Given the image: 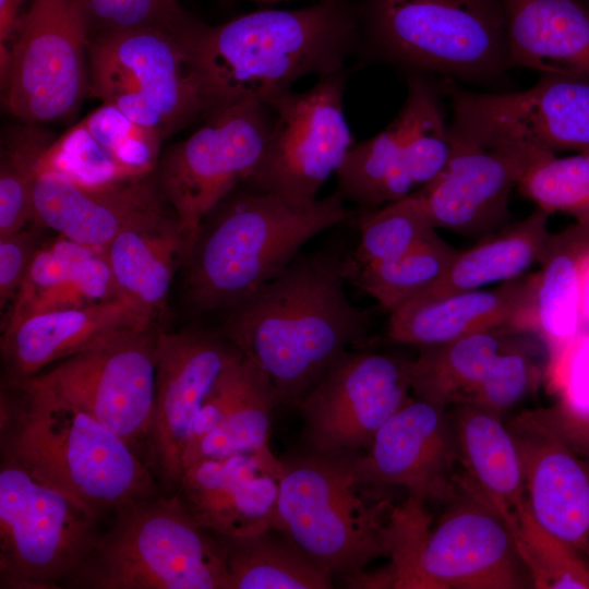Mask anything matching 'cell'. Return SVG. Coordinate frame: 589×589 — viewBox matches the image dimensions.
Returning <instances> with one entry per match:
<instances>
[{
  "label": "cell",
  "mask_w": 589,
  "mask_h": 589,
  "mask_svg": "<svg viewBox=\"0 0 589 589\" xmlns=\"http://www.w3.org/2000/svg\"><path fill=\"white\" fill-rule=\"evenodd\" d=\"M352 267L344 251L299 253L227 312L223 334L267 375L279 405L296 407L341 354L368 345L370 313L345 290Z\"/></svg>",
  "instance_id": "1"
},
{
  "label": "cell",
  "mask_w": 589,
  "mask_h": 589,
  "mask_svg": "<svg viewBox=\"0 0 589 589\" xmlns=\"http://www.w3.org/2000/svg\"><path fill=\"white\" fill-rule=\"evenodd\" d=\"M358 44L357 4L350 0L259 10L216 26L197 21L194 34L212 110L240 101L269 104L306 75L341 71Z\"/></svg>",
  "instance_id": "2"
},
{
  "label": "cell",
  "mask_w": 589,
  "mask_h": 589,
  "mask_svg": "<svg viewBox=\"0 0 589 589\" xmlns=\"http://www.w3.org/2000/svg\"><path fill=\"white\" fill-rule=\"evenodd\" d=\"M0 455L99 517L158 494L153 471L131 446L35 376L2 382Z\"/></svg>",
  "instance_id": "3"
},
{
  "label": "cell",
  "mask_w": 589,
  "mask_h": 589,
  "mask_svg": "<svg viewBox=\"0 0 589 589\" xmlns=\"http://www.w3.org/2000/svg\"><path fill=\"white\" fill-rule=\"evenodd\" d=\"M336 191L309 207L239 187L202 221L183 265L188 304L196 313L229 310L281 274L300 249L352 212Z\"/></svg>",
  "instance_id": "4"
},
{
  "label": "cell",
  "mask_w": 589,
  "mask_h": 589,
  "mask_svg": "<svg viewBox=\"0 0 589 589\" xmlns=\"http://www.w3.org/2000/svg\"><path fill=\"white\" fill-rule=\"evenodd\" d=\"M357 51L408 77L494 83L510 69L503 0H359Z\"/></svg>",
  "instance_id": "5"
},
{
  "label": "cell",
  "mask_w": 589,
  "mask_h": 589,
  "mask_svg": "<svg viewBox=\"0 0 589 589\" xmlns=\"http://www.w3.org/2000/svg\"><path fill=\"white\" fill-rule=\"evenodd\" d=\"M359 453L308 450L283 459L275 529L341 580L390 556L394 507L361 476Z\"/></svg>",
  "instance_id": "6"
},
{
  "label": "cell",
  "mask_w": 589,
  "mask_h": 589,
  "mask_svg": "<svg viewBox=\"0 0 589 589\" xmlns=\"http://www.w3.org/2000/svg\"><path fill=\"white\" fill-rule=\"evenodd\" d=\"M108 529L68 580L72 589H228L214 533L176 493L117 506Z\"/></svg>",
  "instance_id": "7"
},
{
  "label": "cell",
  "mask_w": 589,
  "mask_h": 589,
  "mask_svg": "<svg viewBox=\"0 0 589 589\" xmlns=\"http://www.w3.org/2000/svg\"><path fill=\"white\" fill-rule=\"evenodd\" d=\"M197 21L182 20L89 37L88 94L163 140L212 111L197 65Z\"/></svg>",
  "instance_id": "8"
},
{
  "label": "cell",
  "mask_w": 589,
  "mask_h": 589,
  "mask_svg": "<svg viewBox=\"0 0 589 589\" xmlns=\"http://www.w3.org/2000/svg\"><path fill=\"white\" fill-rule=\"evenodd\" d=\"M83 503L0 455V588L59 589L100 531Z\"/></svg>",
  "instance_id": "9"
},
{
  "label": "cell",
  "mask_w": 589,
  "mask_h": 589,
  "mask_svg": "<svg viewBox=\"0 0 589 589\" xmlns=\"http://www.w3.org/2000/svg\"><path fill=\"white\" fill-rule=\"evenodd\" d=\"M205 117L203 125L161 154L154 170L188 252L203 219L256 167L274 119L272 107L260 101L223 105Z\"/></svg>",
  "instance_id": "10"
},
{
  "label": "cell",
  "mask_w": 589,
  "mask_h": 589,
  "mask_svg": "<svg viewBox=\"0 0 589 589\" xmlns=\"http://www.w3.org/2000/svg\"><path fill=\"white\" fill-rule=\"evenodd\" d=\"M346 69L321 76L308 91L273 99V124L263 155L241 185L309 207L353 146L344 113Z\"/></svg>",
  "instance_id": "11"
},
{
  "label": "cell",
  "mask_w": 589,
  "mask_h": 589,
  "mask_svg": "<svg viewBox=\"0 0 589 589\" xmlns=\"http://www.w3.org/2000/svg\"><path fill=\"white\" fill-rule=\"evenodd\" d=\"M453 155L450 124L435 84L407 79V95L394 119L349 151L336 173L338 192L363 209L407 196L436 179Z\"/></svg>",
  "instance_id": "12"
},
{
  "label": "cell",
  "mask_w": 589,
  "mask_h": 589,
  "mask_svg": "<svg viewBox=\"0 0 589 589\" xmlns=\"http://www.w3.org/2000/svg\"><path fill=\"white\" fill-rule=\"evenodd\" d=\"M88 39L80 0H31L1 84L7 111L34 124L69 117L88 93Z\"/></svg>",
  "instance_id": "13"
},
{
  "label": "cell",
  "mask_w": 589,
  "mask_h": 589,
  "mask_svg": "<svg viewBox=\"0 0 589 589\" xmlns=\"http://www.w3.org/2000/svg\"><path fill=\"white\" fill-rule=\"evenodd\" d=\"M158 330L157 324L123 330L33 376L88 412L146 461Z\"/></svg>",
  "instance_id": "14"
},
{
  "label": "cell",
  "mask_w": 589,
  "mask_h": 589,
  "mask_svg": "<svg viewBox=\"0 0 589 589\" xmlns=\"http://www.w3.org/2000/svg\"><path fill=\"white\" fill-rule=\"evenodd\" d=\"M458 134L486 147L589 151V79L542 74L531 87L478 93L449 86Z\"/></svg>",
  "instance_id": "15"
},
{
  "label": "cell",
  "mask_w": 589,
  "mask_h": 589,
  "mask_svg": "<svg viewBox=\"0 0 589 589\" xmlns=\"http://www.w3.org/2000/svg\"><path fill=\"white\" fill-rule=\"evenodd\" d=\"M448 509L419 546L405 588H532L514 537L494 506L461 476Z\"/></svg>",
  "instance_id": "16"
},
{
  "label": "cell",
  "mask_w": 589,
  "mask_h": 589,
  "mask_svg": "<svg viewBox=\"0 0 589 589\" xmlns=\"http://www.w3.org/2000/svg\"><path fill=\"white\" fill-rule=\"evenodd\" d=\"M408 360L348 350L296 406L309 450L363 453L384 423L409 399Z\"/></svg>",
  "instance_id": "17"
},
{
  "label": "cell",
  "mask_w": 589,
  "mask_h": 589,
  "mask_svg": "<svg viewBox=\"0 0 589 589\" xmlns=\"http://www.w3.org/2000/svg\"><path fill=\"white\" fill-rule=\"evenodd\" d=\"M239 351L221 333L202 327H159L155 399L146 462L165 490L175 493L193 422Z\"/></svg>",
  "instance_id": "18"
},
{
  "label": "cell",
  "mask_w": 589,
  "mask_h": 589,
  "mask_svg": "<svg viewBox=\"0 0 589 589\" xmlns=\"http://www.w3.org/2000/svg\"><path fill=\"white\" fill-rule=\"evenodd\" d=\"M453 155L443 172L418 190L435 228L464 236L492 233L508 215L509 195L527 170L550 152L486 147L450 128Z\"/></svg>",
  "instance_id": "19"
},
{
  "label": "cell",
  "mask_w": 589,
  "mask_h": 589,
  "mask_svg": "<svg viewBox=\"0 0 589 589\" xmlns=\"http://www.w3.org/2000/svg\"><path fill=\"white\" fill-rule=\"evenodd\" d=\"M361 476L371 484L407 490L409 497L450 500L458 490V454L447 407L410 398L359 453Z\"/></svg>",
  "instance_id": "20"
},
{
  "label": "cell",
  "mask_w": 589,
  "mask_h": 589,
  "mask_svg": "<svg viewBox=\"0 0 589 589\" xmlns=\"http://www.w3.org/2000/svg\"><path fill=\"white\" fill-rule=\"evenodd\" d=\"M283 459L271 448L203 459L183 470L176 494L212 533L240 537L275 527Z\"/></svg>",
  "instance_id": "21"
},
{
  "label": "cell",
  "mask_w": 589,
  "mask_h": 589,
  "mask_svg": "<svg viewBox=\"0 0 589 589\" xmlns=\"http://www.w3.org/2000/svg\"><path fill=\"white\" fill-rule=\"evenodd\" d=\"M534 519L589 560V457L573 450L533 412L510 421Z\"/></svg>",
  "instance_id": "22"
},
{
  "label": "cell",
  "mask_w": 589,
  "mask_h": 589,
  "mask_svg": "<svg viewBox=\"0 0 589 589\" xmlns=\"http://www.w3.org/2000/svg\"><path fill=\"white\" fill-rule=\"evenodd\" d=\"M538 274L481 289L418 296L389 313L393 341L418 347L444 344L502 326L536 329Z\"/></svg>",
  "instance_id": "23"
},
{
  "label": "cell",
  "mask_w": 589,
  "mask_h": 589,
  "mask_svg": "<svg viewBox=\"0 0 589 589\" xmlns=\"http://www.w3.org/2000/svg\"><path fill=\"white\" fill-rule=\"evenodd\" d=\"M163 201L154 171L103 185L83 184L57 171H41L34 188L33 223L103 250L131 218Z\"/></svg>",
  "instance_id": "24"
},
{
  "label": "cell",
  "mask_w": 589,
  "mask_h": 589,
  "mask_svg": "<svg viewBox=\"0 0 589 589\" xmlns=\"http://www.w3.org/2000/svg\"><path fill=\"white\" fill-rule=\"evenodd\" d=\"M187 252L181 225L166 201L136 214L104 248L120 300L148 323L161 316Z\"/></svg>",
  "instance_id": "25"
},
{
  "label": "cell",
  "mask_w": 589,
  "mask_h": 589,
  "mask_svg": "<svg viewBox=\"0 0 589 589\" xmlns=\"http://www.w3.org/2000/svg\"><path fill=\"white\" fill-rule=\"evenodd\" d=\"M148 323L122 300L33 313L2 329L4 378L19 380Z\"/></svg>",
  "instance_id": "26"
},
{
  "label": "cell",
  "mask_w": 589,
  "mask_h": 589,
  "mask_svg": "<svg viewBox=\"0 0 589 589\" xmlns=\"http://www.w3.org/2000/svg\"><path fill=\"white\" fill-rule=\"evenodd\" d=\"M509 68L589 79V10L578 0H503Z\"/></svg>",
  "instance_id": "27"
},
{
  "label": "cell",
  "mask_w": 589,
  "mask_h": 589,
  "mask_svg": "<svg viewBox=\"0 0 589 589\" xmlns=\"http://www.w3.org/2000/svg\"><path fill=\"white\" fill-rule=\"evenodd\" d=\"M461 477L512 530L526 506L524 471L515 438L502 418L468 404L449 411Z\"/></svg>",
  "instance_id": "28"
},
{
  "label": "cell",
  "mask_w": 589,
  "mask_h": 589,
  "mask_svg": "<svg viewBox=\"0 0 589 589\" xmlns=\"http://www.w3.org/2000/svg\"><path fill=\"white\" fill-rule=\"evenodd\" d=\"M548 218L549 214L538 208L525 219L458 251L445 276L419 296L437 297L481 289L526 275L541 261L548 248L551 238Z\"/></svg>",
  "instance_id": "29"
},
{
  "label": "cell",
  "mask_w": 589,
  "mask_h": 589,
  "mask_svg": "<svg viewBox=\"0 0 589 589\" xmlns=\"http://www.w3.org/2000/svg\"><path fill=\"white\" fill-rule=\"evenodd\" d=\"M522 332L502 326L420 347L419 356L407 363L411 392L417 398L443 407L460 404L497 354L515 344Z\"/></svg>",
  "instance_id": "30"
},
{
  "label": "cell",
  "mask_w": 589,
  "mask_h": 589,
  "mask_svg": "<svg viewBox=\"0 0 589 589\" xmlns=\"http://www.w3.org/2000/svg\"><path fill=\"white\" fill-rule=\"evenodd\" d=\"M214 536L223 552L228 589L333 588V576L275 528L249 536Z\"/></svg>",
  "instance_id": "31"
},
{
  "label": "cell",
  "mask_w": 589,
  "mask_h": 589,
  "mask_svg": "<svg viewBox=\"0 0 589 589\" xmlns=\"http://www.w3.org/2000/svg\"><path fill=\"white\" fill-rule=\"evenodd\" d=\"M589 249V228L575 224L552 235L540 261L536 292V325L552 353L570 344L582 329L580 269Z\"/></svg>",
  "instance_id": "32"
},
{
  "label": "cell",
  "mask_w": 589,
  "mask_h": 589,
  "mask_svg": "<svg viewBox=\"0 0 589 589\" xmlns=\"http://www.w3.org/2000/svg\"><path fill=\"white\" fill-rule=\"evenodd\" d=\"M240 395L224 421L183 455V470L203 459L261 452L268 438L277 394L267 375L249 360Z\"/></svg>",
  "instance_id": "33"
},
{
  "label": "cell",
  "mask_w": 589,
  "mask_h": 589,
  "mask_svg": "<svg viewBox=\"0 0 589 589\" xmlns=\"http://www.w3.org/2000/svg\"><path fill=\"white\" fill-rule=\"evenodd\" d=\"M457 253L436 235L394 260L352 268L349 280L392 313L434 287Z\"/></svg>",
  "instance_id": "34"
},
{
  "label": "cell",
  "mask_w": 589,
  "mask_h": 589,
  "mask_svg": "<svg viewBox=\"0 0 589 589\" xmlns=\"http://www.w3.org/2000/svg\"><path fill=\"white\" fill-rule=\"evenodd\" d=\"M358 229L359 242L351 253L353 268L394 260L437 235L418 191L364 209Z\"/></svg>",
  "instance_id": "35"
},
{
  "label": "cell",
  "mask_w": 589,
  "mask_h": 589,
  "mask_svg": "<svg viewBox=\"0 0 589 589\" xmlns=\"http://www.w3.org/2000/svg\"><path fill=\"white\" fill-rule=\"evenodd\" d=\"M53 140L34 123L13 128L3 136L0 160V238L34 221L37 163Z\"/></svg>",
  "instance_id": "36"
},
{
  "label": "cell",
  "mask_w": 589,
  "mask_h": 589,
  "mask_svg": "<svg viewBox=\"0 0 589 589\" xmlns=\"http://www.w3.org/2000/svg\"><path fill=\"white\" fill-rule=\"evenodd\" d=\"M510 532L532 588L589 589V560L544 529L532 516L528 503Z\"/></svg>",
  "instance_id": "37"
},
{
  "label": "cell",
  "mask_w": 589,
  "mask_h": 589,
  "mask_svg": "<svg viewBox=\"0 0 589 589\" xmlns=\"http://www.w3.org/2000/svg\"><path fill=\"white\" fill-rule=\"evenodd\" d=\"M517 188L546 214L565 213L589 228V151L568 157L544 155L527 170Z\"/></svg>",
  "instance_id": "38"
},
{
  "label": "cell",
  "mask_w": 589,
  "mask_h": 589,
  "mask_svg": "<svg viewBox=\"0 0 589 589\" xmlns=\"http://www.w3.org/2000/svg\"><path fill=\"white\" fill-rule=\"evenodd\" d=\"M93 136L135 177L151 175L161 156V142L117 107L103 103L81 120Z\"/></svg>",
  "instance_id": "39"
},
{
  "label": "cell",
  "mask_w": 589,
  "mask_h": 589,
  "mask_svg": "<svg viewBox=\"0 0 589 589\" xmlns=\"http://www.w3.org/2000/svg\"><path fill=\"white\" fill-rule=\"evenodd\" d=\"M538 381L539 370L531 357L513 344L497 354L460 404L472 405L503 418L533 389Z\"/></svg>",
  "instance_id": "40"
},
{
  "label": "cell",
  "mask_w": 589,
  "mask_h": 589,
  "mask_svg": "<svg viewBox=\"0 0 589 589\" xmlns=\"http://www.w3.org/2000/svg\"><path fill=\"white\" fill-rule=\"evenodd\" d=\"M96 250L101 249L83 245L59 235L52 241L43 242L11 305L4 327L31 314L40 300L63 284L77 263Z\"/></svg>",
  "instance_id": "41"
},
{
  "label": "cell",
  "mask_w": 589,
  "mask_h": 589,
  "mask_svg": "<svg viewBox=\"0 0 589 589\" xmlns=\"http://www.w3.org/2000/svg\"><path fill=\"white\" fill-rule=\"evenodd\" d=\"M89 37L143 26L170 24L188 13L180 0H80Z\"/></svg>",
  "instance_id": "42"
},
{
  "label": "cell",
  "mask_w": 589,
  "mask_h": 589,
  "mask_svg": "<svg viewBox=\"0 0 589 589\" xmlns=\"http://www.w3.org/2000/svg\"><path fill=\"white\" fill-rule=\"evenodd\" d=\"M119 299L104 249L96 250L77 263L63 284L40 300L31 314L55 309L83 308Z\"/></svg>",
  "instance_id": "43"
},
{
  "label": "cell",
  "mask_w": 589,
  "mask_h": 589,
  "mask_svg": "<svg viewBox=\"0 0 589 589\" xmlns=\"http://www.w3.org/2000/svg\"><path fill=\"white\" fill-rule=\"evenodd\" d=\"M0 238V306L14 302L35 253L41 245L39 225Z\"/></svg>",
  "instance_id": "44"
},
{
  "label": "cell",
  "mask_w": 589,
  "mask_h": 589,
  "mask_svg": "<svg viewBox=\"0 0 589 589\" xmlns=\"http://www.w3.org/2000/svg\"><path fill=\"white\" fill-rule=\"evenodd\" d=\"M532 412L573 450L589 457V402L573 405L558 400L550 408Z\"/></svg>",
  "instance_id": "45"
},
{
  "label": "cell",
  "mask_w": 589,
  "mask_h": 589,
  "mask_svg": "<svg viewBox=\"0 0 589 589\" xmlns=\"http://www.w3.org/2000/svg\"><path fill=\"white\" fill-rule=\"evenodd\" d=\"M24 0H0V76L4 83L11 62L12 46Z\"/></svg>",
  "instance_id": "46"
},
{
  "label": "cell",
  "mask_w": 589,
  "mask_h": 589,
  "mask_svg": "<svg viewBox=\"0 0 589 589\" xmlns=\"http://www.w3.org/2000/svg\"><path fill=\"white\" fill-rule=\"evenodd\" d=\"M580 314L584 332H589V249L587 250L580 269Z\"/></svg>",
  "instance_id": "47"
},
{
  "label": "cell",
  "mask_w": 589,
  "mask_h": 589,
  "mask_svg": "<svg viewBox=\"0 0 589 589\" xmlns=\"http://www.w3.org/2000/svg\"><path fill=\"white\" fill-rule=\"evenodd\" d=\"M578 1L589 10V0H578Z\"/></svg>",
  "instance_id": "48"
},
{
  "label": "cell",
  "mask_w": 589,
  "mask_h": 589,
  "mask_svg": "<svg viewBox=\"0 0 589 589\" xmlns=\"http://www.w3.org/2000/svg\"><path fill=\"white\" fill-rule=\"evenodd\" d=\"M253 1H261V2H273V1H280V0H253Z\"/></svg>",
  "instance_id": "49"
}]
</instances>
